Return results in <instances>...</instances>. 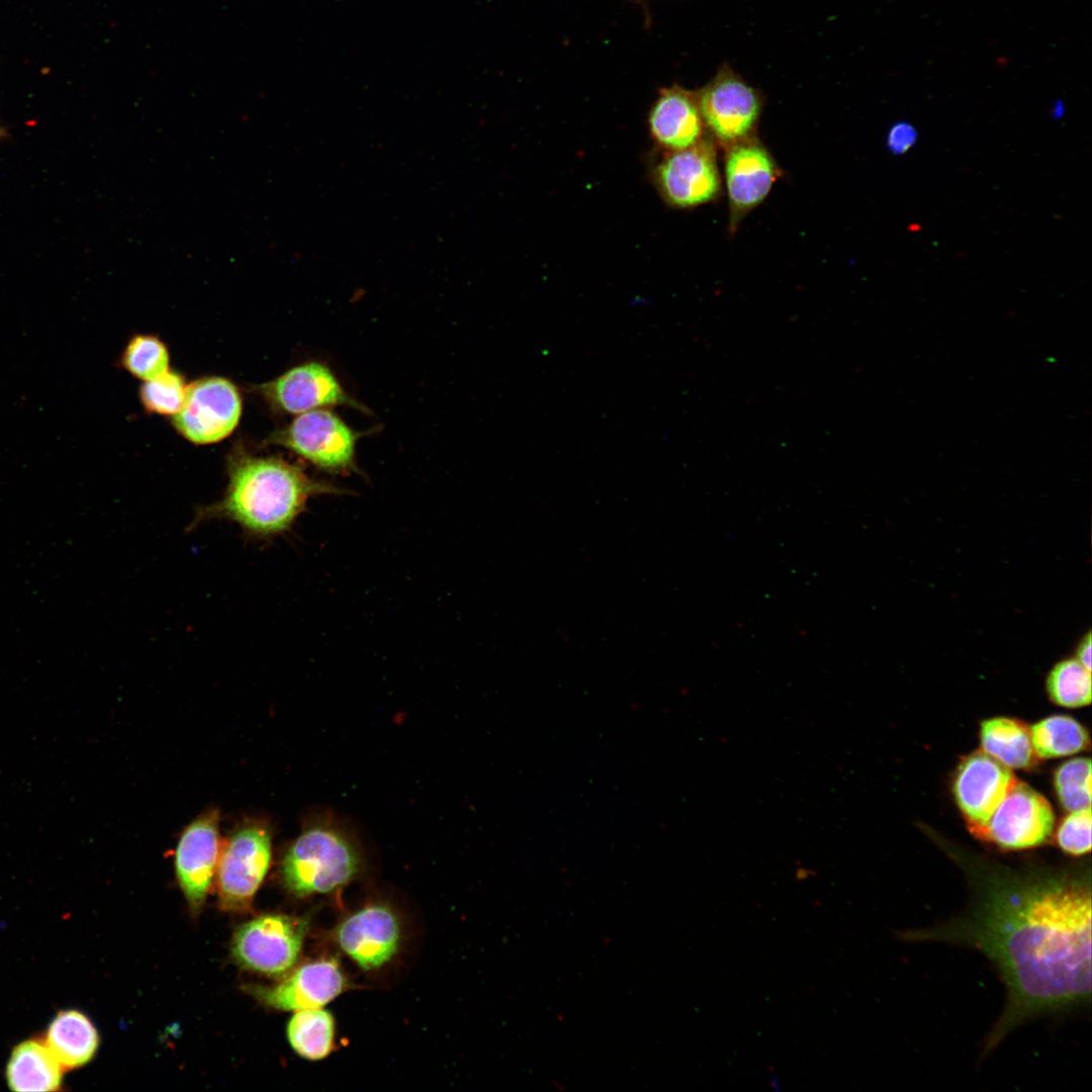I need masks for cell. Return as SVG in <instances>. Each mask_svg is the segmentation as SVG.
I'll list each match as a JSON object with an SVG mask.
<instances>
[{"instance_id": "6da1fadb", "label": "cell", "mask_w": 1092, "mask_h": 1092, "mask_svg": "<svg viewBox=\"0 0 1092 1092\" xmlns=\"http://www.w3.org/2000/svg\"><path fill=\"white\" fill-rule=\"evenodd\" d=\"M900 937L970 946L995 966L1007 999L984 1054L1030 1019L1091 1001V888L1085 879L977 875L963 913Z\"/></svg>"}, {"instance_id": "7a4b0ae2", "label": "cell", "mask_w": 1092, "mask_h": 1092, "mask_svg": "<svg viewBox=\"0 0 1092 1092\" xmlns=\"http://www.w3.org/2000/svg\"><path fill=\"white\" fill-rule=\"evenodd\" d=\"M228 476L223 496L198 508L190 530L210 520H228L252 538L268 539L288 531L309 498L346 492L283 459L243 452L229 460Z\"/></svg>"}, {"instance_id": "3957f363", "label": "cell", "mask_w": 1092, "mask_h": 1092, "mask_svg": "<svg viewBox=\"0 0 1092 1092\" xmlns=\"http://www.w3.org/2000/svg\"><path fill=\"white\" fill-rule=\"evenodd\" d=\"M363 857L354 836L330 817H316L304 825L285 850L280 875L284 887L304 897L331 893L353 881Z\"/></svg>"}, {"instance_id": "277c9868", "label": "cell", "mask_w": 1092, "mask_h": 1092, "mask_svg": "<svg viewBox=\"0 0 1092 1092\" xmlns=\"http://www.w3.org/2000/svg\"><path fill=\"white\" fill-rule=\"evenodd\" d=\"M272 859V831L260 819L239 824L222 843L216 880L220 908L242 912L250 908Z\"/></svg>"}, {"instance_id": "5b68a950", "label": "cell", "mask_w": 1092, "mask_h": 1092, "mask_svg": "<svg viewBox=\"0 0 1092 1092\" xmlns=\"http://www.w3.org/2000/svg\"><path fill=\"white\" fill-rule=\"evenodd\" d=\"M363 434L354 431L327 408L297 415L275 431L268 443L284 447L312 465L329 472L356 471V444Z\"/></svg>"}, {"instance_id": "8992f818", "label": "cell", "mask_w": 1092, "mask_h": 1092, "mask_svg": "<svg viewBox=\"0 0 1092 1092\" xmlns=\"http://www.w3.org/2000/svg\"><path fill=\"white\" fill-rule=\"evenodd\" d=\"M696 96L713 140L727 148L754 136L763 98L729 66L723 65Z\"/></svg>"}, {"instance_id": "52a82bcc", "label": "cell", "mask_w": 1092, "mask_h": 1092, "mask_svg": "<svg viewBox=\"0 0 1092 1092\" xmlns=\"http://www.w3.org/2000/svg\"><path fill=\"white\" fill-rule=\"evenodd\" d=\"M654 185L669 206L693 208L714 201L722 181L713 140L703 138L678 151H664L652 170Z\"/></svg>"}, {"instance_id": "ba28073f", "label": "cell", "mask_w": 1092, "mask_h": 1092, "mask_svg": "<svg viewBox=\"0 0 1092 1092\" xmlns=\"http://www.w3.org/2000/svg\"><path fill=\"white\" fill-rule=\"evenodd\" d=\"M307 920L267 914L238 928L232 953L244 969L268 976L282 975L296 963L307 930Z\"/></svg>"}, {"instance_id": "9c48e42d", "label": "cell", "mask_w": 1092, "mask_h": 1092, "mask_svg": "<svg viewBox=\"0 0 1092 1092\" xmlns=\"http://www.w3.org/2000/svg\"><path fill=\"white\" fill-rule=\"evenodd\" d=\"M242 415V397L226 378L210 376L187 385L183 404L173 416L180 435L198 444L216 443L233 433Z\"/></svg>"}, {"instance_id": "30bf717a", "label": "cell", "mask_w": 1092, "mask_h": 1092, "mask_svg": "<svg viewBox=\"0 0 1092 1092\" xmlns=\"http://www.w3.org/2000/svg\"><path fill=\"white\" fill-rule=\"evenodd\" d=\"M259 391L274 411L282 414L300 415L337 405L369 413L365 405L347 393L327 365L316 361L290 368L261 384Z\"/></svg>"}, {"instance_id": "8fae6325", "label": "cell", "mask_w": 1092, "mask_h": 1092, "mask_svg": "<svg viewBox=\"0 0 1092 1092\" xmlns=\"http://www.w3.org/2000/svg\"><path fill=\"white\" fill-rule=\"evenodd\" d=\"M780 176L772 155L755 136L726 148L724 179L731 233L766 198Z\"/></svg>"}, {"instance_id": "7c38bea8", "label": "cell", "mask_w": 1092, "mask_h": 1092, "mask_svg": "<svg viewBox=\"0 0 1092 1092\" xmlns=\"http://www.w3.org/2000/svg\"><path fill=\"white\" fill-rule=\"evenodd\" d=\"M219 811L211 808L188 823L175 849L178 884L193 911L204 903L216 875L222 843Z\"/></svg>"}, {"instance_id": "4fadbf2b", "label": "cell", "mask_w": 1092, "mask_h": 1092, "mask_svg": "<svg viewBox=\"0 0 1092 1092\" xmlns=\"http://www.w3.org/2000/svg\"><path fill=\"white\" fill-rule=\"evenodd\" d=\"M1054 824L1049 801L1017 780L979 836L1006 849H1025L1043 843Z\"/></svg>"}, {"instance_id": "5bb4252c", "label": "cell", "mask_w": 1092, "mask_h": 1092, "mask_svg": "<svg viewBox=\"0 0 1092 1092\" xmlns=\"http://www.w3.org/2000/svg\"><path fill=\"white\" fill-rule=\"evenodd\" d=\"M1016 781L1008 767L984 751L964 757L954 775L953 794L973 832L984 830Z\"/></svg>"}, {"instance_id": "9a60e30c", "label": "cell", "mask_w": 1092, "mask_h": 1092, "mask_svg": "<svg viewBox=\"0 0 1092 1092\" xmlns=\"http://www.w3.org/2000/svg\"><path fill=\"white\" fill-rule=\"evenodd\" d=\"M340 947L362 969H377L392 959L400 941L399 921L386 905H368L350 916L336 933Z\"/></svg>"}, {"instance_id": "2e32d148", "label": "cell", "mask_w": 1092, "mask_h": 1092, "mask_svg": "<svg viewBox=\"0 0 1092 1092\" xmlns=\"http://www.w3.org/2000/svg\"><path fill=\"white\" fill-rule=\"evenodd\" d=\"M344 987L345 978L338 963L323 959L301 966L275 986L255 988L254 995L269 1007L299 1011L322 1008L340 995Z\"/></svg>"}, {"instance_id": "e0dca14e", "label": "cell", "mask_w": 1092, "mask_h": 1092, "mask_svg": "<svg viewBox=\"0 0 1092 1092\" xmlns=\"http://www.w3.org/2000/svg\"><path fill=\"white\" fill-rule=\"evenodd\" d=\"M696 93L678 85L660 90L648 114V130L664 151L690 148L704 136Z\"/></svg>"}, {"instance_id": "ac0fdd59", "label": "cell", "mask_w": 1092, "mask_h": 1092, "mask_svg": "<svg viewBox=\"0 0 1092 1092\" xmlns=\"http://www.w3.org/2000/svg\"><path fill=\"white\" fill-rule=\"evenodd\" d=\"M64 1069L44 1041L25 1040L12 1051L6 1079L17 1092L56 1091L60 1088Z\"/></svg>"}, {"instance_id": "d6986e66", "label": "cell", "mask_w": 1092, "mask_h": 1092, "mask_svg": "<svg viewBox=\"0 0 1092 1092\" xmlns=\"http://www.w3.org/2000/svg\"><path fill=\"white\" fill-rule=\"evenodd\" d=\"M44 1042L63 1069L72 1070L93 1059L99 1036L85 1014L77 1010H64L50 1023Z\"/></svg>"}, {"instance_id": "ffe728a7", "label": "cell", "mask_w": 1092, "mask_h": 1092, "mask_svg": "<svg viewBox=\"0 0 1092 1092\" xmlns=\"http://www.w3.org/2000/svg\"><path fill=\"white\" fill-rule=\"evenodd\" d=\"M980 741L985 753L1008 768H1031L1039 759L1031 744L1030 728L1019 720L996 717L983 721Z\"/></svg>"}, {"instance_id": "44dd1931", "label": "cell", "mask_w": 1092, "mask_h": 1092, "mask_svg": "<svg viewBox=\"0 0 1092 1092\" xmlns=\"http://www.w3.org/2000/svg\"><path fill=\"white\" fill-rule=\"evenodd\" d=\"M1031 744L1038 758L1072 755L1089 747L1087 730L1074 718L1054 715L1030 728Z\"/></svg>"}, {"instance_id": "7402d4cb", "label": "cell", "mask_w": 1092, "mask_h": 1092, "mask_svg": "<svg viewBox=\"0 0 1092 1092\" xmlns=\"http://www.w3.org/2000/svg\"><path fill=\"white\" fill-rule=\"evenodd\" d=\"M288 1041L300 1057L317 1061L332 1051L335 1021L332 1014L322 1008L295 1011L287 1028Z\"/></svg>"}, {"instance_id": "603a6c76", "label": "cell", "mask_w": 1092, "mask_h": 1092, "mask_svg": "<svg viewBox=\"0 0 1092 1092\" xmlns=\"http://www.w3.org/2000/svg\"><path fill=\"white\" fill-rule=\"evenodd\" d=\"M1045 687L1051 700L1059 706L1079 708L1091 703V670L1075 657L1057 662L1046 676Z\"/></svg>"}, {"instance_id": "cb8c5ba5", "label": "cell", "mask_w": 1092, "mask_h": 1092, "mask_svg": "<svg viewBox=\"0 0 1092 1092\" xmlns=\"http://www.w3.org/2000/svg\"><path fill=\"white\" fill-rule=\"evenodd\" d=\"M121 365L134 377L151 380L169 370V352L156 336L135 335L122 352Z\"/></svg>"}, {"instance_id": "d4e9b609", "label": "cell", "mask_w": 1092, "mask_h": 1092, "mask_svg": "<svg viewBox=\"0 0 1092 1092\" xmlns=\"http://www.w3.org/2000/svg\"><path fill=\"white\" fill-rule=\"evenodd\" d=\"M1058 799L1069 812L1091 808V761L1078 757L1063 762L1054 774Z\"/></svg>"}, {"instance_id": "484cf974", "label": "cell", "mask_w": 1092, "mask_h": 1092, "mask_svg": "<svg viewBox=\"0 0 1092 1092\" xmlns=\"http://www.w3.org/2000/svg\"><path fill=\"white\" fill-rule=\"evenodd\" d=\"M187 385L184 377L172 370L145 381L140 388V399L147 413L174 416L181 408Z\"/></svg>"}, {"instance_id": "4316f807", "label": "cell", "mask_w": 1092, "mask_h": 1092, "mask_svg": "<svg viewBox=\"0 0 1092 1092\" xmlns=\"http://www.w3.org/2000/svg\"><path fill=\"white\" fill-rule=\"evenodd\" d=\"M1059 846L1069 854L1082 855L1091 849V808L1070 812L1060 823Z\"/></svg>"}, {"instance_id": "83f0119b", "label": "cell", "mask_w": 1092, "mask_h": 1092, "mask_svg": "<svg viewBox=\"0 0 1092 1092\" xmlns=\"http://www.w3.org/2000/svg\"><path fill=\"white\" fill-rule=\"evenodd\" d=\"M915 128L908 122L895 123L889 130L887 146L891 153L900 155L906 153L916 142Z\"/></svg>"}, {"instance_id": "f1b7e54d", "label": "cell", "mask_w": 1092, "mask_h": 1092, "mask_svg": "<svg viewBox=\"0 0 1092 1092\" xmlns=\"http://www.w3.org/2000/svg\"><path fill=\"white\" fill-rule=\"evenodd\" d=\"M1075 658L1088 670H1091V632L1088 631L1078 641L1075 649Z\"/></svg>"}, {"instance_id": "f546056e", "label": "cell", "mask_w": 1092, "mask_h": 1092, "mask_svg": "<svg viewBox=\"0 0 1092 1092\" xmlns=\"http://www.w3.org/2000/svg\"><path fill=\"white\" fill-rule=\"evenodd\" d=\"M1063 108H1064L1063 104L1060 101H1058V103L1055 106L1054 113H1056L1058 116H1060L1063 113Z\"/></svg>"}, {"instance_id": "4dcf8cb0", "label": "cell", "mask_w": 1092, "mask_h": 1092, "mask_svg": "<svg viewBox=\"0 0 1092 1092\" xmlns=\"http://www.w3.org/2000/svg\"><path fill=\"white\" fill-rule=\"evenodd\" d=\"M770 1083H771V1085H774V1086H775L776 1090H780V1087H779V1082H778V1077H777V1076H775V1077L772 1078V1080H771V1082H770Z\"/></svg>"}, {"instance_id": "1f68e13d", "label": "cell", "mask_w": 1092, "mask_h": 1092, "mask_svg": "<svg viewBox=\"0 0 1092 1092\" xmlns=\"http://www.w3.org/2000/svg\"><path fill=\"white\" fill-rule=\"evenodd\" d=\"M2 134H3V130L0 128V138L2 136Z\"/></svg>"}]
</instances>
